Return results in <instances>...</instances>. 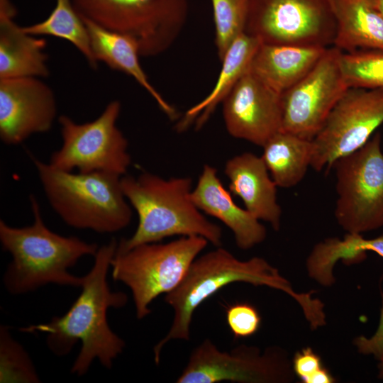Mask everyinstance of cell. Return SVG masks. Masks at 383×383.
Here are the masks:
<instances>
[{"label":"cell","mask_w":383,"mask_h":383,"mask_svg":"<svg viewBox=\"0 0 383 383\" xmlns=\"http://www.w3.org/2000/svg\"><path fill=\"white\" fill-rule=\"evenodd\" d=\"M23 29L36 36L50 35L66 40L84 55L91 67H97L86 25L72 0H56L55 6L47 18Z\"/></svg>","instance_id":"25"},{"label":"cell","mask_w":383,"mask_h":383,"mask_svg":"<svg viewBox=\"0 0 383 383\" xmlns=\"http://www.w3.org/2000/svg\"><path fill=\"white\" fill-rule=\"evenodd\" d=\"M226 321L235 338H246L258 331L261 317L253 306L248 303H238L228 307Z\"/></svg>","instance_id":"29"},{"label":"cell","mask_w":383,"mask_h":383,"mask_svg":"<svg viewBox=\"0 0 383 383\" xmlns=\"http://www.w3.org/2000/svg\"><path fill=\"white\" fill-rule=\"evenodd\" d=\"M341 50L328 48L311 71L282 95L281 131L312 140L349 88L340 66Z\"/></svg>","instance_id":"13"},{"label":"cell","mask_w":383,"mask_h":383,"mask_svg":"<svg viewBox=\"0 0 383 383\" xmlns=\"http://www.w3.org/2000/svg\"><path fill=\"white\" fill-rule=\"evenodd\" d=\"M79 14L133 39L140 56L166 51L182 31L188 0H72Z\"/></svg>","instance_id":"7"},{"label":"cell","mask_w":383,"mask_h":383,"mask_svg":"<svg viewBox=\"0 0 383 383\" xmlns=\"http://www.w3.org/2000/svg\"><path fill=\"white\" fill-rule=\"evenodd\" d=\"M57 115L51 88L39 77L0 79V138L17 145L34 133L48 131Z\"/></svg>","instance_id":"14"},{"label":"cell","mask_w":383,"mask_h":383,"mask_svg":"<svg viewBox=\"0 0 383 383\" xmlns=\"http://www.w3.org/2000/svg\"><path fill=\"white\" fill-rule=\"evenodd\" d=\"M335 21L333 46L343 52L383 51V13L377 0H328Z\"/></svg>","instance_id":"20"},{"label":"cell","mask_w":383,"mask_h":383,"mask_svg":"<svg viewBox=\"0 0 383 383\" xmlns=\"http://www.w3.org/2000/svg\"><path fill=\"white\" fill-rule=\"evenodd\" d=\"M323 367L321 357L310 347L296 353L292 360L293 371L304 383Z\"/></svg>","instance_id":"30"},{"label":"cell","mask_w":383,"mask_h":383,"mask_svg":"<svg viewBox=\"0 0 383 383\" xmlns=\"http://www.w3.org/2000/svg\"><path fill=\"white\" fill-rule=\"evenodd\" d=\"M369 251L374 252L383 258V235L368 239Z\"/></svg>","instance_id":"33"},{"label":"cell","mask_w":383,"mask_h":383,"mask_svg":"<svg viewBox=\"0 0 383 383\" xmlns=\"http://www.w3.org/2000/svg\"><path fill=\"white\" fill-rule=\"evenodd\" d=\"M220 60L233 41L245 33L248 0H211Z\"/></svg>","instance_id":"27"},{"label":"cell","mask_w":383,"mask_h":383,"mask_svg":"<svg viewBox=\"0 0 383 383\" xmlns=\"http://www.w3.org/2000/svg\"><path fill=\"white\" fill-rule=\"evenodd\" d=\"M235 282L267 286L287 294L300 305L311 329L326 323L323 303L312 296L316 291L298 293L279 270L265 259L254 257L243 261L226 249L218 248L196 257L181 283L165 294V301L172 308L174 316L168 333L153 348L157 365L161 351L168 342L189 340L195 310L220 289Z\"/></svg>","instance_id":"2"},{"label":"cell","mask_w":383,"mask_h":383,"mask_svg":"<svg viewBox=\"0 0 383 383\" xmlns=\"http://www.w3.org/2000/svg\"><path fill=\"white\" fill-rule=\"evenodd\" d=\"M208 240L198 235L182 236L167 243H150L116 251L111 260L112 278L131 290L136 316L151 313L152 301L173 291Z\"/></svg>","instance_id":"6"},{"label":"cell","mask_w":383,"mask_h":383,"mask_svg":"<svg viewBox=\"0 0 383 383\" xmlns=\"http://www.w3.org/2000/svg\"><path fill=\"white\" fill-rule=\"evenodd\" d=\"M261 156L277 187L297 185L311 167L313 143L296 135L280 131L262 146Z\"/></svg>","instance_id":"23"},{"label":"cell","mask_w":383,"mask_h":383,"mask_svg":"<svg viewBox=\"0 0 383 383\" xmlns=\"http://www.w3.org/2000/svg\"><path fill=\"white\" fill-rule=\"evenodd\" d=\"M121 103L114 100L92 121L77 123L67 116L58 118L62 145L52 152L53 167L79 172H104L122 177L131 162L126 138L116 126Z\"/></svg>","instance_id":"9"},{"label":"cell","mask_w":383,"mask_h":383,"mask_svg":"<svg viewBox=\"0 0 383 383\" xmlns=\"http://www.w3.org/2000/svg\"><path fill=\"white\" fill-rule=\"evenodd\" d=\"M191 198L200 211L219 219L233 232L240 249H250L265 240V227L245 208L234 202L231 192L218 177L215 167L204 166Z\"/></svg>","instance_id":"16"},{"label":"cell","mask_w":383,"mask_h":383,"mask_svg":"<svg viewBox=\"0 0 383 383\" xmlns=\"http://www.w3.org/2000/svg\"><path fill=\"white\" fill-rule=\"evenodd\" d=\"M335 379L329 370L323 367L309 379L307 383H333Z\"/></svg>","instance_id":"32"},{"label":"cell","mask_w":383,"mask_h":383,"mask_svg":"<svg viewBox=\"0 0 383 383\" xmlns=\"http://www.w3.org/2000/svg\"><path fill=\"white\" fill-rule=\"evenodd\" d=\"M378 370H379L378 377L381 379H383V361L379 362L378 365Z\"/></svg>","instance_id":"34"},{"label":"cell","mask_w":383,"mask_h":383,"mask_svg":"<svg viewBox=\"0 0 383 383\" xmlns=\"http://www.w3.org/2000/svg\"><path fill=\"white\" fill-rule=\"evenodd\" d=\"M82 18L86 25L91 51L96 62H102L110 68L132 77L152 96L170 118H176L175 109L151 84L143 70L136 43L123 34L106 29L86 18Z\"/></svg>","instance_id":"21"},{"label":"cell","mask_w":383,"mask_h":383,"mask_svg":"<svg viewBox=\"0 0 383 383\" xmlns=\"http://www.w3.org/2000/svg\"><path fill=\"white\" fill-rule=\"evenodd\" d=\"M368 239L361 233H347L343 239L328 238L313 247L306 262L309 277L324 287L333 285L335 265L340 260L347 265L360 263L367 257Z\"/></svg>","instance_id":"24"},{"label":"cell","mask_w":383,"mask_h":383,"mask_svg":"<svg viewBox=\"0 0 383 383\" xmlns=\"http://www.w3.org/2000/svg\"><path fill=\"white\" fill-rule=\"evenodd\" d=\"M10 0H0V79L49 75L46 40L26 33Z\"/></svg>","instance_id":"18"},{"label":"cell","mask_w":383,"mask_h":383,"mask_svg":"<svg viewBox=\"0 0 383 383\" xmlns=\"http://www.w3.org/2000/svg\"><path fill=\"white\" fill-rule=\"evenodd\" d=\"M378 6L383 13V0H377Z\"/></svg>","instance_id":"35"},{"label":"cell","mask_w":383,"mask_h":383,"mask_svg":"<svg viewBox=\"0 0 383 383\" xmlns=\"http://www.w3.org/2000/svg\"><path fill=\"white\" fill-rule=\"evenodd\" d=\"M30 201L32 225L16 228L0 221L2 248L12 256L4 274L5 287L12 294H22L49 284L81 287L83 277L72 274L69 269L83 256L94 257L98 245L50 231L35 197L30 196Z\"/></svg>","instance_id":"3"},{"label":"cell","mask_w":383,"mask_h":383,"mask_svg":"<svg viewBox=\"0 0 383 383\" xmlns=\"http://www.w3.org/2000/svg\"><path fill=\"white\" fill-rule=\"evenodd\" d=\"M379 133L333 165L336 177L335 217L347 233L383 226V152Z\"/></svg>","instance_id":"8"},{"label":"cell","mask_w":383,"mask_h":383,"mask_svg":"<svg viewBox=\"0 0 383 383\" xmlns=\"http://www.w3.org/2000/svg\"><path fill=\"white\" fill-rule=\"evenodd\" d=\"M117 245L112 239L99 248L91 270L83 277L82 292L66 313L53 317L48 323L19 329L45 333L48 348L58 356L68 354L80 341V351L71 368L77 376L86 374L96 359L111 369L125 348L124 340L112 331L107 321L109 309L122 308L128 301L126 294L112 292L107 282Z\"/></svg>","instance_id":"1"},{"label":"cell","mask_w":383,"mask_h":383,"mask_svg":"<svg viewBox=\"0 0 383 383\" xmlns=\"http://www.w3.org/2000/svg\"><path fill=\"white\" fill-rule=\"evenodd\" d=\"M341 72L348 87L383 89V51L341 52Z\"/></svg>","instance_id":"26"},{"label":"cell","mask_w":383,"mask_h":383,"mask_svg":"<svg viewBox=\"0 0 383 383\" xmlns=\"http://www.w3.org/2000/svg\"><path fill=\"white\" fill-rule=\"evenodd\" d=\"M228 133L262 146L282 129V95L249 70L222 102Z\"/></svg>","instance_id":"15"},{"label":"cell","mask_w":383,"mask_h":383,"mask_svg":"<svg viewBox=\"0 0 383 383\" xmlns=\"http://www.w3.org/2000/svg\"><path fill=\"white\" fill-rule=\"evenodd\" d=\"M123 192L138 216L133 235L118 243L116 251L157 243L173 236L198 235L220 246L222 230L209 220L194 204L189 177L164 179L150 172L121 178Z\"/></svg>","instance_id":"4"},{"label":"cell","mask_w":383,"mask_h":383,"mask_svg":"<svg viewBox=\"0 0 383 383\" xmlns=\"http://www.w3.org/2000/svg\"><path fill=\"white\" fill-rule=\"evenodd\" d=\"M383 123V89L350 87L312 140L311 167L328 171L339 158L361 148Z\"/></svg>","instance_id":"12"},{"label":"cell","mask_w":383,"mask_h":383,"mask_svg":"<svg viewBox=\"0 0 383 383\" xmlns=\"http://www.w3.org/2000/svg\"><path fill=\"white\" fill-rule=\"evenodd\" d=\"M357 351L363 355H372L379 362L383 361V293L378 328L370 338L360 335L353 340Z\"/></svg>","instance_id":"31"},{"label":"cell","mask_w":383,"mask_h":383,"mask_svg":"<svg viewBox=\"0 0 383 383\" xmlns=\"http://www.w3.org/2000/svg\"><path fill=\"white\" fill-rule=\"evenodd\" d=\"M295 374L287 353L279 346L264 351L240 344L221 351L206 339L191 353L177 383H289Z\"/></svg>","instance_id":"10"},{"label":"cell","mask_w":383,"mask_h":383,"mask_svg":"<svg viewBox=\"0 0 383 383\" xmlns=\"http://www.w3.org/2000/svg\"><path fill=\"white\" fill-rule=\"evenodd\" d=\"M30 156L50 206L68 226L111 233L129 225L132 210L122 190L121 177L66 172Z\"/></svg>","instance_id":"5"},{"label":"cell","mask_w":383,"mask_h":383,"mask_svg":"<svg viewBox=\"0 0 383 383\" xmlns=\"http://www.w3.org/2000/svg\"><path fill=\"white\" fill-rule=\"evenodd\" d=\"M327 48L261 43L249 71L282 95L311 71Z\"/></svg>","instance_id":"19"},{"label":"cell","mask_w":383,"mask_h":383,"mask_svg":"<svg viewBox=\"0 0 383 383\" xmlns=\"http://www.w3.org/2000/svg\"><path fill=\"white\" fill-rule=\"evenodd\" d=\"M260 41L246 33L239 35L231 45L221 60L222 67L210 93L190 108L177 124L178 131H185L194 121L197 129L201 128L222 103L237 82L246 74Z\"/></svg>","instance_id":"22"},{"label":"cell","mask_w":383,"mask_h":383,"mask_svg":"<svg viewBox=\"0 0 383 383\" xmlns=\"http://www.w3.org/2000/svg\"><path fill=\"white\" fill-rule=\"evenodd\" d=\"M224 173L230 181L229 192L239 196L256 218L279 231L282 209L277 202V186L262 157L248 152L234 156L226 162Z\"/></svg>","instance_id":"17"},{"label":"cell","mask_w":383,"mask_h":383,"mask_svg":"<svg viewBox=\"0 0 383 383\" xmlns=\"http://www.w3.org/2000/svg\"><path fill=\"white\" fill-rule=\"evenodd\" d=\"M335 28L328 0H248L245 33L263 44L328 48Z\"/></svg>","instance_id":"11"},{"label":"cell","mask_w":383,"mask_h":383,"mask_svg":"<svg viewBox=\"0 0 383 383\" xmlns=\"http://www.w3.org/2000/svg\"><path fill=\"white\" fill-rule=\"evenodd\" d=\"M39 379L30 359L22 347L1 328V382H38Z\"/></svg>","instance_id":"28"}]
</instances>
